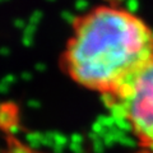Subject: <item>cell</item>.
<instances>
[{
  "label": "cell",
  "instance_id": "3957f363",
  "mask_svg": "<svg viewBox=\"0 0 153 153\" xmlns=\"http://www.w3.org/2000/svg\"><path fill=\"white\" fill-rule=\"evenodd\" d=\"M135 153H153L152 151H148V149H143V148H140L138 152H135Z\"/></svg>",
  "mask_w": 153,
  "mask_h": 153
},
{
  "label": "cell",
  "instance_id": "6da1fadb",
  "mask_svg": "<svg viewBox=\"0 0 153 153\" xmlns=\"http://www.w3.org/2000/svg\"><path fill=\"white\" fill-rule=\"evenodd\" d=\"M153 65V30L126 8L100 4L76 16L60 55L68 78L101 96L119 98Z\"/></svg>",
  "mask_w": 153,
  "mask_h": 153
},
{
  "label": "cell",
  "instance_id": "7a4b0ae2",
  "mask_svg": "<svg viewBox=\"0 0 153 153\" xmlns=\"http://www.w3.org/2000/svg\"><path fill=\"white\" fill-rule=\"evenodd\" d=\"M106 106L129 126L140 148L153 152V65Z\"/></svg>",
  "mask_w": 153,
  "mask_h": 153
}]
</instances>
